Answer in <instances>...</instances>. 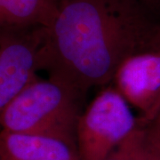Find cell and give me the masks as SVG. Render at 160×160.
I'll list each match as a JSON object with an SVG mask.
<instances>
[{
  "mask_svg": "<svg viewBox=\"0 0 160 160\" xmlns=\"http://www.w3.org/2000/svg\"><path fill=\"white\" fill-rule=\"evenodd\" d=\"M47 27L49 78L86 93L107 86L124 61L160 52V19L137 0H57Z\"/></svg>",
  "mask_w": 160,
  "mask_h": 160,
  "instance_id": "obj_1",
  "label": "cell"
},
{
  "mask_svg": "<svg viewBox=\"0 0 160 160\" xmlns=\"http://www.w3.org/2000/svg\"><path fill=\"white\" fill-rule=\"evenodd\" d=\"M86 93L62 81L37 78L0 112V130L47 134L76 142Z\"/></svg>",
  "mask_w": 160,
  "mask_h": 160,
  "instance_id": "obj_2",
  "label": "cell"
},
{
  "mask_svg": "<svg viewBox=\"0 0 160 160\" xmlns=\"http://www.w3.org/2000/svg\"><path fill=\"white\" fill-rule=\"evenodd\" d=\"M141 123L114 86H104L77 122L76 143L80 160H103Z\"/></svg>",
  "mask_w": 160,
  "mask_h": 160,
  "instance_id": "obj_3",
  "label": "cell"
},
{
  "mask_svg": "<svg viewBox=\"0 0 160 160\" xmlns=\"http://www.w3.org/2000/svg\"><path fill=\"white\" fill-rule=\"evenodd\" d=\"M46 28L0 30V112L45 69Z\"/></svg>",
  "mask_w": 160,
  "mask_h": 160,
  "instance_id": "obj_4",
  "label": "cell"
},
{
  "mask_svg": "<svg viewBox=\"0 0 160 160\" xmlns=\"http://www.w3.org/2000/svg\"><path fill=\"white\" fill-rule=\"evenodd\" d=\"M111 83L131 108L136 109L141 122L152 123L160 109V52L127 58Z\"/></svg>",
  "mask_w": 160,
  "mask_h": 160,
  "instance_id": "obj_5",
  "label": "cell"
},
{
  "mask_svg": "<svg viewBox=\"0 0 160 160\" xmlns=\"http://www.w3.org/2000/svg\"><path fill=\"white\" fill-rule=\"evenodd\" d=\"M0 160H80L77 143L65 138L0 130Z\"/></svg>",
  "mask_w": 160,
  "mask_h": 160,
  "instance_id": "obj_6",
  "label": "cell"
},
{
  "mask_svg": "<svg viewBox=\"0 0 160 160\" xmlns=\"http://www.w3.org/2000/svg\"><path fill=\"white\" fill-rule=\"evenodd\" d=\"M57 0H0V30L49 27Z\"/></svg>",
  "mask_w": 160,
  "mask_h": 160,
  "instance_id": "obj_7",
  "label": "cell"
},
{
  "mask_svg": "<svg viewBox=\"0 0 160 160\" xmlns=\"http://www.w3.org/2000/svg\"><path fill=\"white\" fill-rule=\"evenodd\" d=\"M149 125L142 122L129 137L103 160H145L149 150Z\"/></svg>",
  "mask_w": 160,
  "mask_h": 160,
  "instance_id": "obj_8",
  "label": "cell"
},
{
  "mask_svg": "<svg viewBox=\"0 0 160 160\" xmlns=\"http://www.w3.org/2000/svg\"><path fill=\"white\" fill-rule=\"evenodd\" d=\"M160 149V130L158 127L151 123L149 125V150L145 160H158Z\"/></svg>",
  "mask_w": 160,
  "mask_h": 160,
  "instance_id": "obj_9",
  "label": "cell"
},
{
  "mask_svg": "<svg viewBox=\"0 0 160 160\" xmlns=\"http://www.w3.org/2000/svg\"><path fill=\"white\" fill-rule=\"evenodd\" d=\"M160 17V0H137Z\"/></svg>",
  "mask_w": 160,
  "mask_h": 160,
  "instance_id": "obj_10",
  "label": "cell"
},
{
  "mask_svg": "<svg viewBox=\"0 0 160 160\" xmlns=\"http://www.w3.org/2000/svg\"><path fill=\"white\" fill-rule=\"evenodd\" d=\"M152 123H154L156 126L158 127V129L160 130V109L159 111H158V114L157 116V118H156V119L152 122Z\"/></svg>",
  "mask_w": 160,
  "mask_h": 160,
  "instance_id": "obj_11",
  "label": "cell"
},
{
  "mask_svg": "<svg viewBox=\"0 0 160 160\" xmlns=\"http://www.w3.org/2000/svg\"><path fill=\"white\" fill-rule=\"evenodd\" d=\"M158 160H160V149H159V152H158Z\"/></svg>",
  "mask_w": 160,
  "mask_h": 160,
  "instance_id": "obj_12",
  "label": "cell"
}]
</instances>
